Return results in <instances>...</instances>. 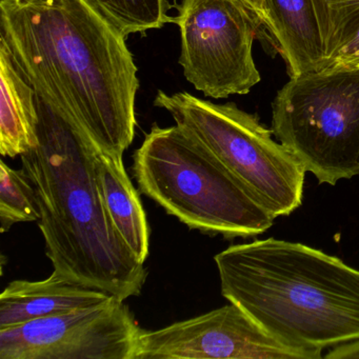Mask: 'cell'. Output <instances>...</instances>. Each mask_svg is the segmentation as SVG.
<instances>
[{
    "instance_id": "cell-1",
    "label": "cell",
    "mask_w": 359,
    "mask_h": 359,
    "mask_svg": "<svg viewBox=\"0 0 359 359\" xmlns=\"http://www.w3.org/2000/svg\"><path fill=\"white\" fill-rule=\"evenodd\" d=\"M0 28L37 95L123 157L135 137L140 88L127 37L89 0H0Z\"/></svg>"
},
{
    "instance_id": "cell-2",
    "label": "cell",
    "mask_w": 359,
    "mask_h": 359,
    "mask_svg": "<svg viewBox=\"0 0 359 359\" xmlns=\"http://www.w3.org/2000/svg\"><path fill=\"white\" fill-rule=\"evenodd\" d=\"M37 109L39 142L20 158L36 191L39 226L53 271L123 302L140 295L148 270L109 219L94 167L96 142L39 95Z\"/></svg>"
},
{
    "instance_id": "cell-3",
    "label": "cell",
    "mask_w": 359,
    "mask_h": 359,
    "mask_svg": "<svg viewBox=\"0 0 359 359\" xmlns=\"http://www.w3.org/2000/svg\"><path fill=\"white\" fill-rule=\"evenodd\" d=\"M222 294L279 341L323 358L359 339V270L309 245L274 237L214 257Z\"/></svg>"
},
{
    "instance_id": "cell-4",
    "label": "cell",
    "mask_w": 359,
    "mask_h": 359,
    "mask_svg": "<svg viewBox=\"0 0 359 359\" xmlns=\"http://www.w3.org/2000/svg\"><path fill=\"white\" fill-rule=\"evenodd\" d=\"M132 170L140 192L192 230L248 238L274 224V216L178 126H153Z\"/></svg>"
},
{
    "instance_id": "cell-5",
    "label": "cell",
    "mask_w": 359,
    "mask_h": 359,
    "mask_svg": "<svg viewBox=\"0 0 359 359\" xmlns=\"http://www.w3.org/2000/svg\"><path fill=\"white\" fill-rule=\"evenodd\" d=\"M154 104L168 111L275 218L302 205L306 172L256 115L233 102L214 104L188 92L159 91Z\"/></svg>"
},
{
    "instance_id": "cell-6",
    "label": "cell",
    "mask_w": 359,
    "mask_h": 359,
    "mask_svg": "<svg viewBox=\"0 0 359 359\" xmlns=\"http://www.w3.org/2000/svg\"><path fill=\"white\" fill-rule=\"evenodd\" d=\"M272 132L319 184L359 175V67L291 77L273 102Z\"/></svg>"
},
{
    "instance_id": "cell-7",
    "label": "cell",
    "mask_w": 359,
    "mask_h": 359,
    "mask_svg": "<svg viewBox=\"0 0 359 359\" xmlns=\"http://www.w3.org/2000/svg\"><path fill=\"white\" fill-rule=\"evenodd\" d=\"M174 22L182 35L180 64L197 91L220 100L259 83L252 48L262 25L239 0H182Z\"/></svg>"
},
{
    "instance_id": "cell-8",
    "label": "cell",
    "mask_w": 359,
    "mask_h": 359,
    "mask_svg": "<svg viewBox=\"0 0 359 359\" xmlns=\"http://www.w3.org/2000/svg\"><path fill=\"white\" fill-rule=\"evenodd\" d=\"M142 329L123 300L0 329V359H136Z\"/></svg>"
},
{
    "instance_id": "cell-9",
    "label": "cell",
    "mask_w": 359,
    "mask_h": 359,
    "mask_svg": "<svg viewBox=\"0 0 359 359\" xmlns=\"http://www.w3.org/2000/svg\"><path fill=\"white\" fill-rule=\"evenodd\" d=\"M316 359L271 336L230 302L155 331L142 330L136 359Z\"/></svg>"
},
{
    "instance_id": "cell-10",
    "label": "cell",
    "mask_w": 359,
    "mask_h": 359,
    "mask_svg": "<svg viewBox=\"0 0 359 359\" xmlns=\"http://www.w3.org/2000/svg\"><path fill=\"white\" fill-rule=\"evenodd\" d=\"M111 296L73 283L55 271L43 280L11 281L0 295V329L95 306Z\"/></svg>"
},
{
    "instance_id": "cell-11",
    "label": "cell",
    "mask_w": 359,
    "mask_h": 359,
    "mask_svg": "<svg viewBox=\"0 0 359 359\" xmlns=\"http://www.w3.org/2000/svg\"><path fill=\"white\" fill-rule=\"evenodd\" d=\"M94 167L102 203L113 228L136 259L144 264L150 250V228L123 157L106 152L96 144Z\"/></svg>"
},
{
    "instance_id": "cell-12",
    "label": "cell",
    "mask_w": 359,
    "mask_h": 359,
    "mask_svg": "<svg viewBox=\"0 0 359 359\" xmlns=\"http://www.w3.org/2000/svg\"><path fill=\"white\" fill-rule=\"evenodd\" d=\"M270 31L290 77L321 71L323 49L313 0H264Z\"/></svg>"
},
{
    "instance_id": "cell-13",
    "label": "cell",
    "mask_w": 359,
    "mask_h": 359,
    "mask_svg": "<svg viewBox=\"0 0 359 359\" xmlns=\"http://www.w3.org/2000/svg\"><path fill=\"white\" fill-rule=\"evenodd\" d=\"M0 153L22 156L39 142L37 95L0 39Z\"/></svg>"
},
{
    "instance_id": "cell-14",
    "label": "cell",
    "mask_w": 359,
    "mask_h": 359,
    "mask_svg": "<svg viewBox=\"0 0 359 359\" xmlns=\"http://www.w3.org/2000/svg\"><path fill=\"white\" fill-rule=\"evenodd\" d=\"M323 49V70L359 67V0H313Z\"/></svg>"
},
{
    "instance_id": "cell-15",
    "label": "cell",
    "mask_w": 359,
    "mask_h": 359,
    "mask_svg": "<svg viewBox=\"0 0 359 359\" xmlns=\"http://www.w3.org/2000/svg\"><path fill=\"white\" fill-rule=\"evenodd\" d=\"M41 218L36 191L24 169L14 170L0 163V231L8 232L20 222Z\"/></svg>"
},
{
    "instance_id": "cell-16",
    "label": "cell",
    "mask_w": 359,
    "mask_h": 359,
    "mask_svg": "<svg viewBox=\"0 0 359 359\" xmlns=\"http://www.w3.org/2000/svg\"><path fill=\"white\" fill-rule=\"evenodd\" d=\"M126 37L163 28L168 18L167 0H89Z\"/></svg>"
},
{
    "instance_id": "cell-17",
    "label": "cell",
    "mask_w": 359,
    "mask_h": 359,
    "mask_svg": "<svg viewBox=\"0 0 359 359\" xmlns=\"http://www.w3.org/2000/svg\"><path fill=\"white\" fill-rule=\"evenodd\" d=\"M323 357L327 359H359V339L333 346Z\"/></svg>"
},
{
    "instance_id": "cell-18",
    "label": "cell",
    "mask_w": 359,
    "mask_h": 359,
    "mask_svg": "<svg viewBox=\"0 0 359 359\" xmlns=\"http://www.w3.org/2000/svg\"><path fill=\"white\" fill-rule=\"evenodd\" d=\"M247 7V9L255 16L262 27L270 31V20L264 0H239Z\"/></svg>"
}]
</instances>
